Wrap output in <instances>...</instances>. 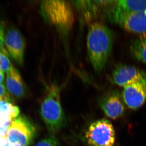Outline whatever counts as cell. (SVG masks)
<instances>
[{"label": "cell", "instance_id": "6da1fadb", "mask_svg": "<svg viewBox=\"0 0 146 146\" xmlns=\"http://www.w3.org/2000/svg\"><path fill=\"white\" fill-rule=\"evenodd\" d=\"M113 36L111 30L98 22L91 23L86 37L87 55L94 70L104 69L112 49Z\"/></svg>", "mask_w": 146, "mask_h": 146}, {"label": "cell", "instance_id": "7a4b0ae2", "mask_svg": "<svg viewBox=\"0 0 146 146\" xmlns=\"http://www.w3.org/2000/svg\"><path fill=\"white\" fill-rule=\"evenodd\" d=\"M40 107V115L49 131L57 132L65 125V118L60 99V90L55 83L46 87Z\"/></svg>", "mask_w": 146, "mask_h": 146}, {"label": "cell", "instance_id": "3957f363", "mask_svg": "<svg viewBox=\"0 0 146 146\" xmlns=\"http://www.w3.org/2000/svg\"><path fill=\"white\" fill-rule=\"evenodd\" d=\"M41 13L46 22L66 33L71 30L74 17L71 5L65 1H44L41 4Z\"/></svg>", "mask_w": 146, "mask_h": 146}, {"label": "cell", "instance_id": "277c9868", "mask_svg": "<svg viewBox=\"0 0 146 146\" xmlns=\"http://www.w3.org/2000/svg\"><path fill=\"white\" fill-rule=\"evenodd\" d=\"M36 133V129L26 117L19 115L12 120L5 138L13 146H29Z\"/></svg>", "mask_w": 146, "mask_h": 146}, {"label": "cell", "instance_id": "5b68a950", "mask_svg": "<svg viewBox=\"0 0 146 146\" xmlns=\"http://www.w3.org/2000/svg\"><path fill=\"white\" fill-rule=\"evenodd\" d=\"M85 138L90 146H114L116 139L114 127L106 119L97 120L89 126Z\"/></svg>", "mask_w": 146, "mask_h": 146}, {"label": "cell", "instance_id": "8992f818", "mask_svg": "<svg viewBox=\"0 0 146 146\" xmlns=\"http://www.w3.org/2000/svg\"><path fill=\"white\" fill-rule=\"evenodd\" d=\"M110 19L125 30L140 34H146V13L145 11L137 12H120L112 8Z\"/></svg>", "mask_w": 146, "mask_h": 146}, {"label": "cell", "instance_id": "52a82bcc", "mask_svg": "<svg viewBox=\"0 0 146 146\" xmlns=\"http://www.w3.org/2000/svg\"><path fill=\"white\" fill-rule=\"evenodd\" d=\"M5 45L8 53L16 63L23 65L25 58L26 43L24 36L16 29L8 30L5 33Z\"/></svg>", "mask_w": 146, "mask_h": 146}, {"label": "cell", "instance_id": "ba28073f", "mask_svg": "<svg viewBox=\"0 0 146 146\" xmlns=\"http://www.w3.org/2000/svg\"><path fill=\"white\" fill-rule=\"evenodd\" d=\"M146 79V73L133 66L119 65L114 70L111 81L114 84L125 87Z\"/></svg>", "mask_w": 146, "mask_h": 146}, {"label": "cell", "instance_id": "9c48e42d", "mask_svg": "<svg viewBox=\"0 0 146 146\" xmlns=\"http://www.w3.org/2000/svg\"><path fill=\"white\" fill-rule=\"evenodd\" d=\"M122 98L129 108L138 109L146 102V79L124 87Z\"/></svg>", "mask_w": 146, "mask_h": 146}, {"label": "cell", "instance_id": "30bf717a", "mask_svg": "<svg viewBox=\"0 0 146 146\" xmlns=\"http://www.w3.org/2000/svg\"><path fill=\"white\" fill-rule=\"evenodd\" d=\"M122 98L117 92L114 91L105 96L101 100V108L108 117L116 119L124 114L125 108Z\"/></svg>", "mask_w": 146, "mask_h": 146}, {"label": "cell", "instance_id": "8fae6325", "mask_svg": "<svg viewBox=\"0 0 146 146\" xmlns=\"http://www.w3.org/2000/svg\"><path fill=\"white\" fill-rule=\"evenodd\" d=\"M6 84L9 92L14 97L20 98L25 96V90L22 77L13 66L6 73Z\"/></svg>", "mask_w": 146, "mask_h": 146}, {"label": "cell", "instance_id": "7c38bea8", "mask_svg": "<svg viewBox=\"0 0 146 146\" xmlns=\"http://www.w3.org/2000/svg\"><path fill=\"white\" fill-rule=\"evenodd\" d=\"M112 8L125 13L140 12L146 9V0L113 1Z\"/></svg>", "mask_w": 146, "mask_h": 146}, {"label": "cell", "instance_id": "4fadbf2b", "mask_svg": "<svg viewBox=\"0 0 146 146\" xmlns=\"http://www.w3.org/2000/svg\"><path fill=\"white\" fill-rule=\"evenodd\" d=\"M133 56L146 65V34L140 35L131 48Z\"/></svg>", "mask_w": 146, "mask_h": 146}, {"label": "cell", "instance_id": "5bb4252c", "mask_svg": "<svg viewBox=\"0 0 146 146\" xmlns=\"http://www.w3.org/2000/svg\"><path fill=\"white\" fill-rule=\"evenodd\" d=\"M9 55L5 48L0 50V70L6 74L13 66L9 60Z\"/></svg>", "mask_w": 146, "mask_h": 146}, {"label": "cell", "instance_id": "9a60e30c", "mask_svg": "<svg viewBox=\"0 0 146 146\" xmlns=\"http://www.w3.org/2000/svg\"><path fill=\"white\" fill-rule=\"evenodd\" d=\"M35 146H58V145L55 138L50 137L41 140Z\"/></svg>", "mask_w": 146, "mask_h": 146}, {"label": "cell", "instance_id": "2e32d148", "mask_svg": "<svg viewBox=\"0 0 146 146\" xmlns=\"http://www.w3.org/2000/svg\"><path fill=\"white\" fill-rule=\"evenodd\" d=\"M0 101L10 102L11 99L10 96L4 85L2 83L0 84Z\"/></svg>", "mask_w": 146, "mask_h": 146}, {"label": "cell", "instance_id": "e0dca14e", "mask_svg": "<svg viewBox=\"0 0 146 146\" xmlns=\"http://www.w3.org/2000/svg\"><path fill=\"white\" fill-rule=\"evenodd\" d=\"M5 36L4 28L2 24L0 23V50L4 48Z\"/></svg>", "mask_w": 146, "mask_h": 146}, {"label": "cell", "instance_id": "ac0fdd59", "mask_svg": "<svg viewBox=\"0 0 146 146\" xmlns=\"http://www.w3.org/2000/svg\"><path fill=\"white\" fill-rule=\"evenodd\" d=\"M5 73L1 71L0 70V84L2 83L4 80Z\"/></svg>", "mask_w": 146, "mask_h": 146}]
</instances>
